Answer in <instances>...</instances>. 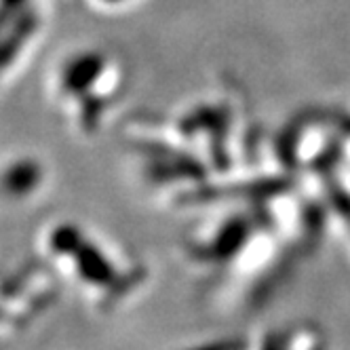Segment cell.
<instances>
[{
    "mask_svg": "<svg viewBox=\"0 0 350 350\" xmlns=\"http://www.w3.org/2000/svg\"><path fill=\"white\" fill-rule=\"evenodd\" d=\"M51 89L74 129L91 135L120 95V66L102 49H79L62 57L53 72Z\"/></svg>",
    "mask_w": 350,
    "mask_h": 350,
    "instance_id": "6da1fadb",
    "label": "cell"
},
{
    "mask_svg": "<svg viewBox=\"0 0 350 350\" xmlns=\"http://www.w3.org/2000/svg\"><path fill=\"white\" fill-rule=\"evenodd\" d=\"M49 252L57 258H72L74 270L79 279L91 287L108 289L118 281V270L106 252L93 241L85 237V232L77 224H59L49 232Z\"/></svg>",
    "mask_w": 350,
    "mask_h": 350,
    "instance_id": "7a4b0ae2",
    "label": "cell"
},
{
    "mask_svg": "<svg viewBox=\"0 0 350 350\" xmlns=\"http://www.w3.org/2000/svg\"><path fill=\"white\" fill-rule=\"evenodd\" d=\"M46 178V169L40 159L30 154H17L0 165V196L9 201H26L34 196Z\"/></svg>",
    "mask_w": 350,
    "mask_h": 350,
    "instance_id": "3957f363",
    "label": "cell"
},
{
    "mask_svg": "<svg viewBox=\"0 0 350 350\" xmlns=\"http://www.w3.org/2000/svg\"><path fill=\"white\" fill-rule=\"evenodd\" d=\"M203 350H239V344H230V342H221V344H213L209 348Z\"/></svg>",
    "mask_w": 350,
    "mask_h": 350,
    "instance_id": "277c9868",
    "label": "cell"
},
{
    "mask_svg": "<svg viewBox=\"0 0 350 350\" xmlns=\"http://www.w3.org/2000/svg\"><path fill=\"white\" fill-rule=\"evenodd\" d=\"M264 350H283V342H279V338H272L266 342Z\"/></svg>",
    "mask_w": 350,
    "mask_h": 350,
    "instance_id": "5b68a950",
    "label": "cell"
}]
</instances>
